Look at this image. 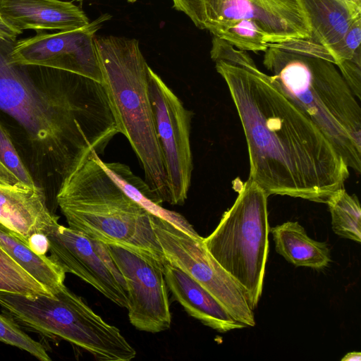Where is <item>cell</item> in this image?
I'll return each instance as SVG.
<instances>
[{
    "mask_svg": "<svg viewBox=\"0 0 361 361\" xmlns=\"http://www.w3.org/2000/svg\"><path fill=\"white\" fill-rule=\"evenodd\" d=\"M227 85L247 147L249 178L268 195L326 203L349 167L319 128L246 51L216 39L210 51Z\"/></svg>",
    "mask_w": 361,
    "mask_h": 361,
    "instance_id": "6da1fadb",
    "label": "cell"
},
{
    "mask_svg": "<svg viewBox=\"0 0 361 361\" xmlns=\"http://www.w3.org/2000/svg\"><path fill=\"white\" fill-rule=\"evenodd\" d=\"M15 42L0 39V110L21 126L61 183L92 153L102 154L118 126L102 83L44 67V87L27 66L10 61Z\"/></svg>",
    "mask_w": 361,
    "mask_h": 361,
    "instance_id": "7a4b0ae2",
    "label": "cell"
},
{
    "mask_svg": "<svg viewBox=\"0 0 361 361\" xmlns=\"http://www.w3.org/2000/svg\"><path fill=\"white\" fill-rule=\"evenodd\" d=\"M94 152L62 180L56 202L68 227L108 245L145 255L164 266L149 211L128 197L101 166Z\"/></svg>",
    "mask_w": 361,
    "mask_h": 361,
    "instance_id": "3957f363",
    "label": "cell"
},
{
    "mask_svg": "<svg viewBox=\"0 0 361 361\" xmlns=\"http://www.w3.org/2000/svg\"><path fill=\"white\" fill-rule=\"evenodd\" d=\"M263 65L281 89L319 128L349 169L361 172V107L336 66L269 44Z\"/></svg>",
    "mask_w": 361,
    "mask_h": 361,
    "instance_id": "277c9868",
    "label": "cell"
},
{
    "mask_svg": "<svg viewBox=\"0 0 361 361\" xmlns=\"http://www.w3.org/2000/svg\"><path fill=\"white\" fill-rule=\"evenodd\" d=\"M94 41L102 84L119 133L131 145L158 203L168 202L164 159L149 95V66L139 42L114 35L96 36Z\"/></svg>",
    "mask_w": 361,
    "mask_h": 361,
    "instance_id": "5b68a950",
    "label": "cell"
},
{
    "mask_svg": "<svg viewBox=\"0 0 361 361\" xmlns=\"http://www.w3.org/2000/svg\"><path fill=\"white\" fill-rule=\"evenodd\" d=\"M2 312L26 330L65 340L100 361H130L136 351L120 330L106 323L64 285L53 295L0 291Z\"/></svg>",
    "mask_w": 361,
    "mask_h": 361,
    "instance_id": "8992f818",
    "label": "cell"
},
{
    "mask_svg": "<svg viewBox=\"0 0 361 361\" xmlns=\"http://www.w3.org/2000/svg\"><path fill=\"white\" fill-rule=\"evenodd\" d=\"M233 188L238 192L233 204L203 242L254 310L262 295L269 250V195L250 178L243 183L237 178Z\"/></svg>",
    "mask_w": 361,
    "mask_h": 361,
    "instance_id": "52a82bcc",
    "label": "cell"
},
{
    "mask_svg": "<svg viewBox=\"0 0 361 361\" xmlns=\"http://www.w3.org/2000/svg\"><path fill=\"white\" fill-rule=\"evenodd\" d=\"M152 221L166 261L199 283L237 322L245 327L255 326L253 310L242 290L208 252L203 238L154 214Z\"/></svg>",
    "mask_w": 361,
    "mask_h": 361,
    "instance_id": "ba28073f",
    "label": "cell"
},
{
    "mask_svg": "<svg viewBox=\"0 0 361 361\" xmlns=\"http://www.w3.org/2000/svg\"><path fill=\"white\" fill-rule=\"evenodd\" d=\"M173 8L185 13L199 29L212 33L239 19L257 20L271 44L305 39L310 29L298 0H171Z\"/></svg>",
    "mask_w": 361,
    "mask_h": 361,
    "instance_id": "9c48e42d",
    "label": "cell"
},
{
    "mask_svg": "<svg viewBox=\"0 0 361 361\" xmlns=\"http://www.w3.org/2000/svg\"><path fill=\"white\" fill-rule=\"evenodd\" d=\"M149 90L157 134L164 159L169 202L183 205L191 184L193 170L190 144L193 113L150 67Z\"/></svg>",
    "mask_w": 361,
    "mask_h": 361,
    "instance_id": "30bf717a",
    "label": "cell"
},
{
    "mask_svg": "<svg viewBox=\"0 0 361 361\" xmlns=\"http://www.w3.org/2000/svg\"><path fill=\"white\" fill-rule=\"evenodd\" d=\"M111 18L104 13L87 25L54 33L39 32L16 40L9 52L11 63L41 66L82 75L102 82L95 45L97 32Z\"/></svg>",
    "mask_w": 361,
    "mask_h": 361,
    "instance_id": "8fae6325",
    "label": "cell"
},
{
    "mask_svg": "<svg viewBox=\"0 0 361 361\" xmlns=\"http://www.w3.org/2000/svg\"><path fill=\"white\" fill-rule=\"evenodd\" d=\"M51 258L119 307L128 308L126 281L106 244L56 224L46 235Z\"/></svg>",
    "mask_w": 361,
    "mask_h": 361,
    "instance_id": "7c38bea8",
    "label": "cell"
},
{
    "mask_svg": "<svg viewBox=\"0 0 361 361\" xmlns=\"http://www.w3.org/2000/svg\"><path fill=\"white\" fill-rule=\"evenodd\" d=\"M106 246L126 283L130 324L140 331L152 334L169 329L171 314L164 266L123 247Z\"/></svg>",
    "mask_w": 361,
    "mask_h": 361,
    "instance_id": "4fadbf2b",
    "label": "cell"
},
{
    "mask_svg": "<svg viewBox=\"0 0 361 361\" xmlns=\"http://www.w3.org/2000/svg\"><path fill=\"white\" fill-rule=\"evenodd\" d=\"M298 1L307 21L310 36L292 41L290 46L305 54L327 60V49L338 42L350 26L361 17V1Z\"/></svg>",
    "mask_w": 361,
    "mask_h": 361,
    "instance_id": "5bb4252c",
    "label": "cell"
},
{
    "mask_svg": "<svg viewBox=\"0 0 361 361\" xmlns=\"http://www.w3.org/2000/svg\"><path fill=\"white\" fill-rule=\"evenodd\" d=\"M0 16L22 32L71 30L90 22L80 7L62 0H0Z\"/></svg>",
    "mask_w": 361,
    "mask_h": 361,
    "instance_id": "9a60e30c",
    "label": "cell"
},
{
    "mask_svg": "<svg viewBox=\"0 0 361 361\" xmlns=\"http://www.w3.org/2000/svg\"><path fill=\"white\" fill-rule=\"evenodd\" d=\"M39 187L18 188L0 185V224L26 245L36 233L45 235L58 224Z\"/></svg>",
    "mask_w": 361,
    "mask_h": 361,
    "instance_id": "2e32d148",
    "label": "cell"
},
{
    "mask_svg": "<svg viewBox=\"0 0 361 361\" xmlns=\"http://www.w3.org/2000/svg\"><path fill=\"white\" fill-rule=\"evenodd\" d=\"M164 274L174 300L190 316L220 333L245 327L234 319L209 292L179 268L166 262Z\"/></svg>",
    "mask_w": 361,
    "mask_h": 361,
    "instance_id": "e0dca14e",
    "label": "cell"
},
{
    "mask_svg": "<svg viewBox=\"0 0 361 361\" xmlns=\"http://www.w3.org/2000/svg\"><path fill=\"white\" fill-rule=\"evenodd\" d=\"M276 251L295 267L322 269L331 262L328 245L309 237L298 221H287L271 228Z\"/></svg>",
    "mask_w": 361,
    "mask_h": 361,
    "instance_id": "ac0fdd59",
    "label": "cell"
},
{
    "mask_svg": "<svg viewBox=\"0 0 361 361\" xmlns=\"http://www.w3.org/2000/svg\"><path fill=\"white\" fill-rule=\"evenodd\" d=\"M0 245L52 295L64 286L66 272L51 257L35 253L1 224Z\"/></svg>",
    "mask_w": 361,
    "mask_h": 361,
    "instance_id": "d6986e66",
    "label": "cell"
},
{
    "mask_svg": "<svg viewBox=\"0 0 361 361\" xmlns=\"http://www.w3.org/2000/svg\"><path fill=\"white\" fill-rule=\"evenodd\" d=\"M98 162L117 185L131 199L151 214L162 217L183 230L195 233L192 226L180 214L164 209L145 180L134 174L130 167L121 162H105L99 155Z\"/></svg>",
    "mask_w": 361,
    "mask_h": 361,
    "instance_id": "ffe728a7",
    "label": "cell"
},
{
    "mask_svg": "<svg viewBox=\"0 0 361 361\" xmlns=\"http://www.w3.org/2000/svg\"><path fill=\"white\" fill-rule=\"evenodd\" d=\"M334 232L345 238L361 242V209L357 195L345 189L334 192L328 199Z\"/></svg>",
    "mask_w": 361,
    "mask_h": 361,
    "instance_id": "44dd1931",
    "label": "cell"
},
{
    "mask_svg": "<svg viewBox=\"0 0 361 361\" xmlns=\"http://www.w3.org/2000/svg\"><path fill=\"white\" fill-rule=\"evenodd\" d=\"M240 51L264 52L271 44L269 35L254 19H239L229 22L212 33Z\"/></svg>",
    "mask_w": 361,
    "mask_h": 361,
    "instance_id": "7402d4cb",
    "label": "cell"
},
{
    "mask_svg": "<svg viewBox=\"0 0 361 361\" xmlns=\"http://www.w3.org/2000/svg\"><path fill=\"white\" fill-rule=\"evenodd\" d=\"M0 185L23 189L37 187L20 159L10 135L1 123Z\"/></svg>",
    "mask_w": 361,
    "mask_h": 361,
    "instance_id": "603a6c76",
    "label": "cell"
},
{
    "mask_svg": "<svg viewBox=\"0 0 361 361\" xmlns=\"http://www.w3.org/2000/svg\"><path fill=\"white\" fill-rule=\"evenodd\" d=\"M0 291L24 295H53L0 245Z\"/></svg>",
    "mask_w": 361,
    "mask_h": 361,
    "instance_id": "cb8c5ba5",
    "label": "cell"
},
{
    "mask_svg": "<svg viewBox=\"0 0 361 361\" xmlns=\"http://www.w3.org/2000/svg\"><path fill=\"white\" fill-rule=\"evenodd\" d=\"M0 341L25 350L41 361H50L44 346L35 341L11 317L0 314Z\"/></svg>",
    "mask_w": 361,
    "mask_h": 361,
    "instance_id": "d4e9b609",
    "label": "cell"
},
{
    "mask_svg": "<svg viewBox=\"0 0 361 361\" xmlns=\"http://www.w3.org/2000/svg\"><path fill=\"white\" fill-rule=\"evenodd\" d=\"M361 17L349 27L343 37L326 51L327 60L336 66L341 63L350 60L361 48Z\"/></svg>",
    "mask_w": 361,
    "mask_h": 361,
    "instance_id": "484cf974",
    "label": "cell"
},
{
    "mask_svg": "<svg viewBox=\"0 0 361 361\" xmlns=\"http://www.w3.org/2000/svg\"><path fill=\"white\" fill-rule=\"evenodd\" d=\"M350 88L360 100L361 99V48L350 59L336 66Z\"/></svg>",
    "mask_w": 361,
    "mask_h": 361,
    "instance_id": "4316f807",
    "label": "cell"
},
{
    "mask_svg": "<svg viewBox=\"0 0 361 361\" xmlns=\"http://www.w3.org/2000/svg\"><path fill=\"white\" fill-rule=\"evenodd\" d=\"M27 245L38 255H44L49 250V241L47 237L43 233H36L32 235Z\"/></svg>",
    "mask_w": 361,
    "mask_h": 361,
    "instance_id": "83f0119b",
    "label": "cell"
},
{
    "mask_svg": "<svg viewBox=\"0 0 361 361\" xmlns=\"http://www.w3.org/2000/svg\"><path fill=\"white\" fill-rule=\"evenodd\" d=\"M22 34V32L15 29L7 23L0 16V39L8 41H16L17 37Z\"/></svg>",
    "mask_w": 361,
    "mask_h": 361,
    "instance_id": "f1b7e54d",
    "label": "cell"
},
{
    "mask_svg": "<svg viewBox=\"0 0 361 361\" xmlns=\"http://www.w3.org/2000/svg\"><path fill=\"white\" fill-rule=\"evenodd\" d=\"M361 359L360 352L353 351L347 353L341 359L342 361H359Z\"/></svg>",
    "mask_w": 361,
    "mask_h": 361,
    "instance_id": "f546056e",
    "label": "cell"
},
{
    "mask_svg": "<svg viewBox=\"0 0 361 361\" xmlns=\"http://www.w3.org/2000/svg\"><path fill=\"white\" fill-rule=\"evenodd\" d=\"M75 1H79V2H81V1H83L84 0H75ZM137 1V0H127V1H128V2L131 3V4L135 3V2H136Z\"/></svg>",
    "mask_w": 361,
    "mask_h": 361,
    "instance_id": "4dcf8cb0",
    "label": "cell"
},
{
    "mask_svg": "<svg viewBox=\"0 0 361 361\" xmlns=\"http://www.w3.org/2000/svg\"><path fill=\"white\" fill-rule=\"evenodd\" d=\"M353 1H361V0H353Z\"/></svg>",
    "mask_w": 361,
    "mask_h": 361,
    "instance_id": "1f68e13d",
    "label": "cell"
}]
</instances>
